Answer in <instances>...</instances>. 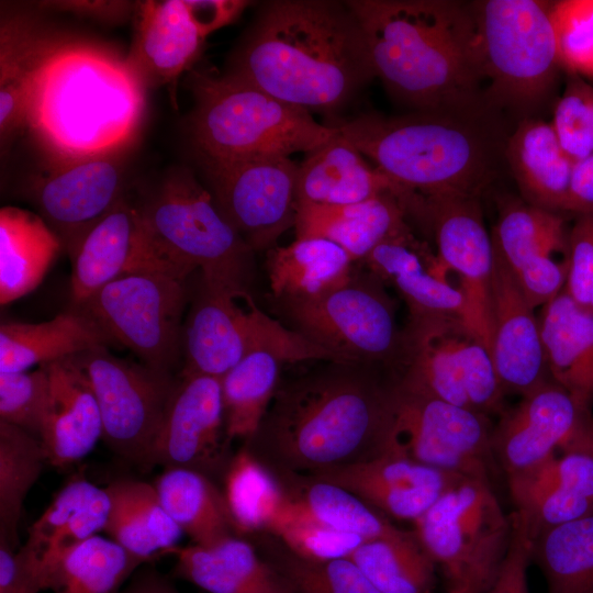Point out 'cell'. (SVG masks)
Returning a JSON list of instances; mask_svg holds the SVG:
<instances>
[{
    "label": "cell",
    "mask_w": 593,
    "mask_h": 593,
    "mask_svg": "<svg viewBox=\"0 0 593 593\" xmlns=\"http://www.w3.org/2000/svg\"><path fill=\"white\" fill-rule=\"evenodd\" d=\"M222 480L236 536L250 540L268 534L287 504L276 473L243 445L234 452Z\"/></svg>",
    "instance_id": "40"
},
{
    "label": "cell",
    "mask_w": 593,
    "mask_h": 593,
    "mask_svg": "<svg viewBox=\"0 0 593 593\" xmlns=\"http://www.w3.org/2000/svg\"><path fill=\"white\" fill-rule=\"evenodd\" d=\"M49 395V377L44 366L31 372H0V421L41 440Z\"/></svg>",
    "instance_id": "50"
},
{
    "label": "cell",
    "mask_w": 593,
    "mask_h": 593,
    "mask_svg": "<svg viewBox=\"0 0 593 593\" xmlns=\"http://www.w3.org/2000/svg\"><path fill=\"white\" fill-rule=\"evenodd\" d=\"M275 473L283 489L288 510L300 517L366 540L385 537L400 529L383 514L337 484L311 474Z\"/></svg>",
    "instance_id": "37"
},
{
    "label": "cell",
    "mask_w": 593,
    "mask_h": 593,
    "mask_svg": "<svg viewBox=\"0 0 593 593\" xmlns=\"http://www.w3.org/2000/svg\"><path fill=\"white\" fill-rule=\"evenodd\" d=\"M532 560L548 593H588L593 589V515L541 532L533 540Z\"/></svg>",
    "instance_id": "45"
},
{
    "label": "cell",
    "mask_w": 593,
    "mask_h": 593,
    "mask_svg": "<svg viewBox=\"0 0 593 593\" xmlns=\"http://www.w3.org/2000/svg\"><path fill=\"white\" fill-rule=\"evenodd\" d=\"M286 361L264 349L246 354L221 378L225 430L228 439L254 436L281 380Z\"/></svg>",
    "instance_id": "42"
},
{
    "label": "cell",
    "mask_w": 593,
    "mask_h": 593,
    "mask_svg": "<svg viewBox=\"0 0 593 593\" xmlns=\"http://www.w3.org/2000/svg\"><path fill=\"white\" fill-rule=\"evenodd\" d=\"M588 593H593V589H592V590H590V591H589Z\"/></svg>",
    "instance_id": "60"
},
{
    "label": "cell",
    "mask_w": 593,
    "mask_h": 593,
    "mask_svg": "<svg viewBox=\"0 0 593 593\" xmlns=\"http://www.w3.org/2000/svg\"><path fill=\"white\" fill-rule=\"evenodd\" d=\"M187 300V278L148 269L118 278L77 309L89 314L114 344L128 348L141 362L171 372L182 353Z\"/></svg>",
    "instance_id": "12"
},
{
    "label": "cell",
    "mask_w": 593,
    "mask_h": 593,
    "mask_svg": "<svg viewBox=\"0 0 593 593\" xmlns=\"http://www.w3.org/2000/svg\"><path fill=\"white\" fill-rule=\"evenodd\" d=\"M376 77L412 111L486 103L471 2L350 0Z\"/></svg>",
    "instance_id": "4"
},
{
    "label": "cell",
    "mask_w": 593,
    "mask_h": 593,
    "mask_svg": "<svg viewBox=\"0 0 593 593\" xmlns=\"http://www.w3.org/2000/svg\"><path fill=\"white\" fill-rule=\"evenodd\" d=\"M407 213L393 194L345 205L298 203L295 238H325L361 264L383 242L411 230Z\"/></svg>",
    "instance_id": "28"
},
{
    "label": "cell",
    "mask_w": 593,
    "mask_h": 593,
    "mask_svg": "<svg viewBox=\"0 0 593 593\" xmlns=\"http://www.w3.org/2000/svg\"><path fill=\"white\" fill-rule=\"evenodd\" d=\"M144 563L111 538L96 535L68 549L46 568V590L120 593Z\"/></svg>",
    "instance_id": "41"
},
{
    "label": "cell",
    "mask_w": 593,
    "mask_h": 593,
    "mask_svg": "<svg viewBox=\"0 0 593 593\" xmlns=\"http://www.w3.org/2000/svg\"><path fill=\"white\" fill-rule=\"evenodd\" d=\"M256 349L269 350L286 363L337 361L332 353L265 313L249 290L200 277L183 324L184 362L180 376L222 378Z\"/></svg>",
    "instance_id": "9"
},
{
    "label": "cell",
    "mask_w": 593,
    "mask_h": 593,
    "mask_svg": "<svg viewBox=\"0 0 593 593\" xmlns=\"http://www.w3.org/2000/svg\"><path fill=\"white\" fill-rule=\"evenodd\" d=\"M414 534L449 585L471 575L494 577L507 548L505 516L491 483L463 477L415 522Z\"/></svg>",
    "instance_id": "14"
},
{
    "label": "cell",
    "mask_w": 593,
    "mask_h": 593,
    "mask_svg": "<svg viewBox=\"0 0 593 593\" xmlns=\"http://www.w3.org/2000/svg\"><path fill=\"white\" fill-rule=\"evenodd\" d=\"M93 388L102 440L119 457L149 471L154 447L178 378L112 355L99 346L75 356Z\"/></svg>",
    "instance_id": "13"
},
{
    "label": "cell",
    "mask_w": 593,
    "mask_h": 593,
    "mask_svg": "<svg viewBox=\"0 0 593 593\" xmlns=\"http://www.w3.org/2000/svg\"><path fill=\"white\" fill-rule=\"evenodd\" d=\"M414 219L432 233L444 269L458 278V288L467 301L469 326L490 351L493 244L480 197H422Z\"/></svg>",
    "instance_id": "17"
},
{
    "label": "cell",
    "mask_w": 593,
    "mask_h": 593,
    "mask_svg": "<svg viewBox=\"0 0 593 593\" xmlns=\"http://www.w3.org/2000/svg\"><path fill=\"white\" fill-rule=\"evenodd\" d=\"M566 212L593 213V154L574 163Z\"/></svg>",
    "instance_id": "57"
},
{
    "label": "cell",
    "mask_w": 593,
    "mask_h": 593,
    "mask_svg": "<svg viewBox=\"0 0 593 593\" xmlns=\"http://www.w3.org/2000/svg\"><path fill=\"white\" fill-rule=\"evenodd\" d=\"M153 484L193 545L210 547L236 536L223 490L212 478L187 468H165Z\"/></svg>",
    "instance_id": "38"
},
{
    "label": "cell",
    "mask_w": 593,
    "mask_h": 593,
    "mask_svg": "<svg viewBox=\"0 0 593 593\" xmlns=\"http://www.w3.org/2000/svg\"><path fill=\"white\" fill-rule=\"evenodd\" d=\"M482 71L483 97L514 125L542 118L557 101L564 75L551 20V1H471Z\"/></svg>",
    "instance_id": "7"
},
{
    "label": "cell",
    "mask_w": 593,
    "mask_h": 593,
    "mask_svg": "<svg viewBox=\"0 0 593 593\" xmlns=\"http://www.w3.org/2000/svg\"><path fill=\"white\" fill-rule=\"evenodd\" d=\"M114 344L85 311L71 306L42 323L0 325V372L26 371L99 346Z\"/></svg>",
    "instance_id": "33"
},
{
    "label": "cell",
    "mask_w": 593,
    "mask_h": 593,
    "mask_svg": "<svg viewBox=\"0 0 593 593\" xmlns=\"http://www.w3.org/2000/svg\"><path fill=\"white\" fill-rule=\"evenodd\" d=\"M120 593H179L171 580L150 562L141 566Z\"/></svg>",
    "instance_id": "58"
},
{
    "label": "cell",
    "mask_w": 593,
    "mask_h": 593,
    "mask_svg": "<svg viewBox=\"0 0 593 593\" xmlns=\"http://www.w3.org/2000/svg\"><path fill=\"white\" fill-rule=\"evenodd\" d=\"M511 123L483 103L392 116L367 113L336 126L407 192L481 197L505 163Z\"/></svg>",
    "instance_id": "5"
},
{
    "label": "cell",
    "mask_w": 593,
    "mask_h": 593,
    "mask_svg": "<svg viewBox=\"0 0 593 593\" xmlns=\"http://www.w3.org/2000/svg\"><path fill=\"white\" fill-rule=\"evenodd\" d=\"M199 161L216 209L254 253L294 227L299 164L290 157Z\"/></svg>",
    "instance_id": "16"
},
{
    "label": "cell",
    "mask_w": 593,
    "mask_h": 593,
    "mask_svg": "<svg viewBox=\"0 0 593 593\" xmlns=\"http://www.w3.org/2000/svg\"><path fill=\"white\" fill-rule=\"evenodd\" d=\"M550 13L563 71L593 78V0L551 1Z\"/></svg>",
    "instance_id": "51"
},
{
    "label": "cell",
    "mask_w": 593,
    "mask_h": 593,
    "mask_svg": "<svg viewBox=\"0 0 593 593\" xmlns=\"http://www.w3.org/2000/svg\"><path fill=\"white\" fill-rule=\"evenodd\" d=\"M534 311L511 268L493 248L490 353L505 393L524 395L550 379Z\"/></svg>",
    "instance_id": "22"
},
{
    "label": "cell",
    "mask_w": 593,
    "mask_h": 593,
    "mask_svg": "<svg viewBox=\"0 0 593 593\" xmlns=\"http://www.w3.org/2000/svg\"><path fill=\"white\" fill-rule=\"evenodd\" d=\"M42 366L49 377L51 395L41 441L47 462L65 469L102 439L101 413L91 382L75 356Z\"/></svg>",
    "instance_id": "26"
},
{
    "label": "cell",
    "mask_w": 593,
    "mask_h": 593,
    "mask_svg": "<svg viewBox=\"0 0 593 593\" xmlns=\"http://www.w3.org/2000/svg\"><path fill=\"white\" fill-rule=\"evenodd\" d=\"M349 559L381 593H432L436 563L413 530L366 540Z\"/></svg>",
    "instance_id": "44"
},
{
    "label": "cell",
    "mask_w": 593,
    "mask_h": 593,
    "mask_svg": "<svg viewBox=\"0 0 593 593\" xmlns=\"http://www.w3.org/2000/svg\"><path fill=\"white\" fill-rule=\"evenodd\" d=\"M564 292L593 313V213L575 214L568 233V272Z\"/></svg>",
    "instance_id": "52"
},
{
    "label": "cell",
    "mask_w": 593,
    "mask_h": 593,
    "mask_svg": "<svg viewBox=\"0 0 593 593\" xmlns=\"http://www.w3.org/2000/svg\"><path fill=\"white\" fill-rule=\"evenodd\" d=\"M311 475L350 491L385 517L412 523L463 478L389 455Z\"/></svg>",
    "instance_id": "23"
},
{
    "label": "cell",
    "mask_w": 593,
    "mask_h": 593,
    "mask_svg": "<svg viewBox=\"0 0 593 593\" xmlns=\"http://www.w3.org/2000/svg\"><path fill=\"white\" fill-rule=\"evenodd\" d=\"M591 410L551 379L522 395L492 430V450L506 475L570 448L591 426Z\"/></svg>",
    "instance_id": "20"
},
{
    "label": "cell",
    "mask_w": 593,
    "mask_h": 593,
    "mask_svg": "<svg viewBox=\"0 0 593 593\" xmlns=\"http://www.w3.org/2000/svg\"><path fill=\"white\" fill-rule=\"evenodd\" d=\"M47 457L42 441L0 421V540L19 549V525L25 497L38 480Z\"/></svg>",
    "instance_id": "46"
},
{
    "label": "cell",
    "mask_w": 593,
    "mask_h": 593,
    "mask_svg": "<svg viewBox=\"0 0 593 593\" xmlns=\"http://www.w3.org/2000/svg\"><path fill=\"white\" fill-rule=\"evenodd\" d=\"M290 328L342 362L379 366L396 372L404 355V331L385 284L358 264L347 282L314 299L275 301Z\"/></svg>",
    "instance_id": "10"
},
{
    "label": "cell",
    "mask_w": 593,
    "mask_h": 593,
    "mask_svg": "<svg viewBox=\"0 0 593 593\" xmlns=\"http://www.w3.org/2000/svg\"><path fill=\"white\" fill-rule=\"evenodd\" d=\"M123 154L49 166L31 181V199L64 248L125 197Z\"/></svg>",
    "instance_id": "21"
},
{
    "label": "cell",
    "mask_w": 593,
    "mask_h": 593,
    "mask_svg": "<svg viewBox=\"0 0 593 593\" xmlns=\"http://www.w3.org/2000/svg\"><path fill=\"white\" fill-rule=\"evenodd\" d=\"M504 158L522 200L553 212H566L574 163L561 148L544 118L519 121L505 145Z\"/></svg>",
    "instance_id": "30"
},
{
    "label": "cell",
    "mask_w": 593,
    "mask_h": 593,
    "mask_svg": "<svg viewBox=\"0 0 593 593\" xmlns=\"http://www.w3.org/2000/svg\"><path fill=\"white\" fill-rule=\"evenodd\" d=\"M111 512L104 533L145 563L180 546L183 532L164 508L154 484L120 478L105 486Z\"/></svg>",
    "instance_id": "34"
},
{
    "label": "cell",
    "mask_w": 593,
    "mask_h": 593,
    "mask_svg": "<svg viewBox=\"0 0 593 593\" xmlns=\"http://www.w3.org/2000/svg\"><path fill=\"white\" fill-rule=\"evenodd\" d=\"M361 265L398 291L409 316H455L469 326L462 291L447 279L437 256L412 230L377 246Z\"/></svg>",
    "instance_id": "24"
},
{
    "label": "cell",
    "mask_w": 593,
    "mask_h": 593,
    "mask_svg": "<svg viewBox=\"0 0 593 593\" xmlns=\"http://www.w3.org/2000/svg\"><path fill=\"white\" fill-rule=\"evenodd\" d=\"M533 539L522 516L511 515V534L499 570L485 593H529L527 568L532 561Z\"/></svg>",
    "instance_id": "53"
},
{
    "label": "cell",
    "mask_w": 593,
    "mask_h": 593,
    "mask_svg": "<svg viewBox=\"0 0 593 593\" xmlns=\"http://www.w3.org/2000/svg\"><path fill=\"white\" fill-rule=\"evenodd\" d=\"M190 135L199 160L310 153L338 134L313 115L227 74L192 70Z\"/></svg>",
    "instance_id": "6"
},
{
    "label": "cell",
    "mask_w": 593,
    "mask_h": 593,
    "mask_svg": "<svg viewBox=\"0 0 593 593\" xmlns=\"http://www.w3.org/2000/svg\"><path fill=\"white\" fill-rule=\"evenodd\" d=\"M53 34L30 16L2 14L0 30L1 144L26 127L30 86L37 60Z\"/></svg>",
    "instance_id": "39"
},
{
    "label": "cell",
    "mask_w": 593,
    "mask_h": 593,
    "mask_svg": "<svg viewBox=\"0 0 593 593\" xmlns=\"http://www.w3.org/2000/svg\"><path fill=\"white\" fill-rule=\"evenodd\" d=\"M168 555L176 558L177 578L209 593H293L287 579L243 537L210 547L178 546Z\"/></svg>",
    "instance_id": "29"
},
{
    "label": "cell",
    "mask_w": 593,
    "mask_h": 593,
    "mask_svg": "<svg viewBox=\"0 0 593 593\" xmlns=\"http://www.w3.org/2000/svg\"><path fill=\"white\" fill-rule=\"evenodd\" d=\"M225 430L221 378L180 376L157 437L152 467L223 478L234 454Z\"/></svg>",
    "instance_id": "19"
},
{
    "label": "cell",
    "mask_w": 593,
    "mask_h": 593,
    "mask_svg": "<svg viewBox=\"0 0 593 593\" xmlns=\"http://www.w3.org/2000/svg\"><path fill=\"white\" fill-rule=\"evenodd\" d=\"M145 88L113 49L53 35L33 71L26 127L49 166L126 152Z\"/></svg>",
    "instance_id": "3"
},
{
    "label": "cell",
    "mask_w": 593,
    "mask_h": 593,
    "mask_svg": "<svg viewBox=\"0 0 593 593\" xmlns=\"http://www.w3.org/2000/svg\"><path fill=\"white\" fill-rule=\"evenodd\" d=\"M134 13L128 67L145 89L175 83L197 61L206 36L184 0L137 2Z\"/></svg>",
    "instance_id": "25"
},
{
    "label": "cell",
    "mask_w": 593,
    "mask_h": 593,
    "mask_svg": "<svg viewBox=\"0 0 593 593\" xmlns=\"http://www.w3.org/2000/svg\"><path fill=\"white\" fill-rule=\"evenodd\" d=\"M46 590L43 568L22 548L0 540V593H40Z\"/></svg>",
    "instance_id": "54"
},
{
    "label": "cell",
    "mask_w": 593,
    "mask_h": 593,
    "mask_svg": "<svg viewBox=\"0 0 593 593\" xmlns=\"http://www.w3.org/2000/svg\"><path fill=\"white\" fill-rule=\"evenodd\" d=\"M398 383L412 392L489 416L505 394L491 354L467 323L455 316H409Z\"/></svg>",
    "instance_id": "11"
},
{
    "label": "cell",
    "mask_w": 593,
    "mask_h": 593,
    "mask_svg": "<svg viewBox=\"0 0 593 593\" xmlns=\"http://www.w3.org/2000/svg\"><path fill=\"white\" fill-rule=\"evenodd\" d=\"M40 7L82 14L101 21L118 22L126 18L135 9L126 1H49Z\"/></svg>",
    "instance_id": "56"
},
{
    "label": "cell",
    "mask_w": 593,
    "mask_h": 593,
    "mask_svg": "<svg viewBox=\"0 0 593 593\" xmlns=\"http://www.w3.org/2000/svg\"><path fill=\"white\" fill-rule=\"evenodd\" d=\"M550 379L580 405H593V313L578 306L564 290L538 317Z\"/></svg>",
    "instance_id": "32"
},
{
    "label": "cell",
    "mask_w": 593,
    "mask_h": 593,
    "mask_svg": "<svg viewBox=\"0 0 593 593\" xmlns=\"http://www.w3.org/2000/svg\"><path fill=\"white\" fill-rule=\"evenodd\" d=\"M110 512L111 499L107 489L83 477H75L29 528L22 548L45 574L46 568L61 553L104 532Z\"/></svg>",
    "instance_id": "31"
},
{
    "label": "cell",
    "mask_w": 593,
    "mask_h": 593,
    "mask_svg": "<svg viewBox=\"0 0 593 593\" xmlns=\"http://www.w3.org/2000/svg\"><path fill=\"white\" fill-rule=\"evenodd\" d=\"M61 248V239L41 215L16 206L1 208V305L33 291Z\"/></svg>",
    "instance_id": "36"
},
{
    "label": "cell",
    "mask_w": 593,
    "mask_h": 593,
    "mask_svg": "<svg viewBox=\"0 0 593 593\" xmlns=\"http://www.w3.org/2000/svg\"><path fill=\"white\" fill-rule=\"evenodd\" d=\"M563 79L549 122L563 152L577 163L593 154V86L570 71Z\"/></svg>",
    "instance_id": "48"
},
{
    "label": "cell",
    "mask_w": 593,
    "mask_h": 593,
    "mask_svg": "<svg viewBox=\"0 0 593 593\" xmlns=\"http://www.w3.org/2000/svg\"><path fill=\"white\" fill-rule=\"evenodd\" d=\"M296 194L298 203L326 205L354 204L393 194L403 203L406 213L418 197L368 164L340 131L327 143L307 153L299 164Z\"/></svg>",
    "instance_id": "27"
},
{
    "label": "cell",
    "mask_w": 593,
    "mask_h": 593,
    "mask_svg": "<svg viewBox=\"0 0 593 593\" xmlns=\"http://www.w3.org/2000/svg\"><path fill=\"white\" fill-rule=\"evenodd\" d=\"M568 233L562 213L506 201L492 230L493 248L513 272L545 256H568Z\"/></svg>",
    "instance_id": "43"
},
{
    "label": "cell",
    "mask_w": 593,
    "mask_h": 593,
    "mask_svg": "<svg viewBox=\"0 0 593 593\" xmlns=\"http://www.w3.org/2000/svg\"><path fill=\"white\" fill-rule=\"evenodd\" d=\"M139 210L163 255L187 276L199 270L209 282L248 290L254 251L191 171L169 172Z\"/></svg>",
    "instance_id": "8"
},
{
    "label": "cell",
    "mask_w": 593,
    "mask_h": 593,
    "mask_svg": "<svg viewBox=\"0 0 593 593\" xmlns=\"http://www.w3.org/2000/svg\"><path fill=\"white\" fill-rule=\"evenodd\" d=\"M383 370L323 361L301 374L281 377L262 422L244 446L273 472L303 474L384 456L396 374Z\"/></svg>",
    "instance_id": "1"
},
{
    "label": "cell",
    "mask_w": 593,
    "mask_h": 593,
    "mask_svg": "<svg viewBox=\"0 0 593 593\" xmlns=\"http://www.w3.org/2000/svg\"><path fill=\"white\" fill-rule=\"evenodd\" d=\"M337 244L325 238H295L266 253V270L275 301L323 295L349 280L356 266Z\"/></svg>",
    "instance_id": "35"
},
{
    "label": "cell",
    "mask_w": 593,
    "mask_h": 593,
    "mask_svg": "<svg viewBox=\"0 0 593 593\" xmlns=\"http://www.w3.org/2000/svg\"><path fill=\"white\" fill-rule=\"evenodd\" d=\"M225 74L311 114L338 111L376 77L355 13L328 0L264 4Z\"/></svg>",
    "instance_id": "2"
},
{
    "label": "cell",
    "mask_w": 593,
    "mask_h": 593,
    "mask_svg": "<svg viewBox=\"0 0 593 593\" xmlns=\"http://www.w3.org/2000/svg\"><path fill=\"white\" fill-rule=\"evenodd\" d=\"M65 249L71 264L74 307L82 306L108 283L135 271L156 269L189 277L163 255L139 206L126 197Z\"/></svg>",
    "instance_id": "18"
},
{
    "label": "cell",
    "mask_w": 593,
    "mask_h": 593,
    "mask_svg": "<svg viewBox=\"0 0 593 593\" xmlns=\"http://www.w3.org/2000/svg\"><path fill=\"white\" fill-rule=\"evenodd\" d=\"M492 430L488 415L409 391L396 379L385 455L491 483Z\"/></svg>",
    "instance_id": "15"
},
{
    "label": "cell",
    "mask_w": 593,
    "mask_h": 593,
    "mask_svg": "<svg viewBox=\"0 0 593 593\" xmlns=\"http://www.w3.org/2000/svg\"><path fill=\"white\" fill-rule=\"evenodd\" d=\"M250 541L259 545V552L287 579L293 593H381L349 558L302 559L269 534Z\"/></svg>",
    "instance_id": "47"
},
{
    "label": "cell",
    "mask_w": 593,
    "mask_h": 593,
    "mask_svg": "<svg viewBox=\"0 0 593 593\" xmlns=\"http://www.w3.org/2000/svg\"><path fill=\"white\" fill-rule=\"evenodd\" d=\"M184 2L204 36L234 22L249 4L248 1L236 0H184Z\"/></svg>",
    "instance_id": "55"
},
{
    "label": "cell",
    "mask_w": 593,
    "mask_h": 593,
    "mask_svg": "<svg viewBox=\"0 0 593 593\" xmlns=\"http://www.w3.org/2000/svg\"><path fill=\"white\" fill-rule=\"evenodd\" d=\"M494 577L475 574L449 585L447 593H485Z\"/></svg>",
    "instance_id": "59"
},
{
    "label": "cell",
    "mask_w": 593,
    "mask_h": 593,
    "mask_svg": "<svg viewBox=\"0 0 593 593\" xmlns=\"http://www.w3.org/2000/svg\"><path fill=\"white\" fill-rule=\"evenodd\" d=\"M269 535L295 556L311 561L349 558L365 538L339 532L291 513L286 508Z\"/></svg>",
    "instance_id": "49"
}]
</instances>
